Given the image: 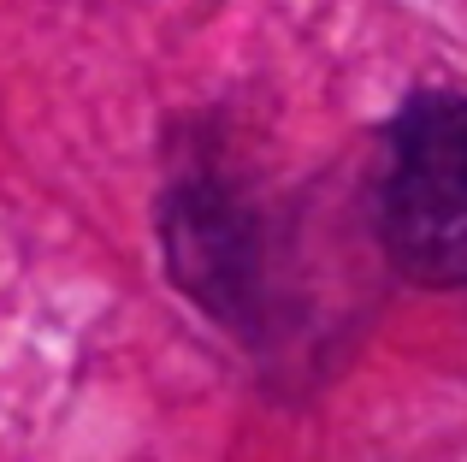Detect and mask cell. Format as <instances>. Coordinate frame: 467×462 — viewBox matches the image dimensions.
I'll return each instance as SVG.
<instances>
[{"instance_id":"6da1fadb","label":"cell","mask_w":467,"mask_h":462,"mask_svg":"<svg viewBox=\"0 0 467 462\" xmlns=\"http://www.w3.org/2000/svg\"><path fill=\"white\" fill-rule=\"evenodd\" d=\"M379 237L414 285H467V101L414 95L397 113L379 178Z\"/></svg>"},{"instance_id":"7a4b0ae2","label":"cell","mask_w":467,"mask_h":462,"mask_svg":"<svg viewBox=\"0 0 467 462\" xmlns=\"http://www.w3.org/2000/svg\"><path fill=\"white\" fill-rule=\"evenodd\" d=\"M243 208L213 184V178H190L178 196L166 202V237H171V267L183 285L202 297L225 302L243 285L249 267V237H243Z\"/></svg>"}]
</instances>
